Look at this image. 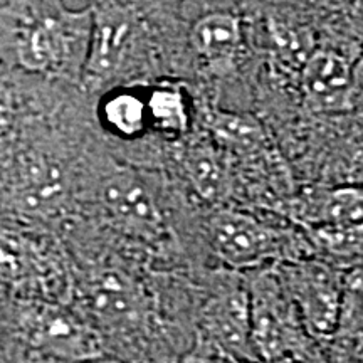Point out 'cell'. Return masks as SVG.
I'll use <instances>...</instances> for the list:
<instances>
[{
    "label": "cell",
    "instance_id": "obj_1",
    "mask_svg": "<svg viewBox=\"0 0 363 363\" xmlns=\"http://www.w3.org/2000/svg\"><path fill=\"white\" fill-rule=\"evenodd\" d=\"M94 11L62 0H16L4 11V34L22 67L38 72L86 66Z\"/></svg>",
    "mask_w": 363,
    "mask_h": 363
},
{
    "label": "cell",
    "instance_id": "obj_2",
    "mask_svg": "<svg viewBox=\"0 0 363 363\" xmlns=\"http://www.w3.org/2000/svg\"><path fill=\"white\" fill-rule=\"evenodd\" d=\"M281 279L311 335L328 338L338 333L343 283L328 267L316 262L289 264L283 267Z\"/></svg>",
    "mask_w": 363,
    "mask_h": 363
},
{
    "label": "cell",
    "instance_id": "obj_3",
    "mask_svg": "<svg viewBox=\"0 0 363 363\" xmlns=\"http://www.w3.org/2000/svg\"><path fill=\"white\" fill-rule=\"evenodd\" d=\"M249 301L252 342L261 360L267 363L303 360L306 347L279 286L267 278L259 279L254 284Z\"/></svg>",
    "mask_w": 363,
    "mask_h": 363
},
{
    "label": "cell",
    "instance_id": "obj_4",
    "mask_svg": "<svg viewBox=\"0 0 363 363\" xmlns=\"http://www.w3.org/2000/svg\"><path fill=\"white\" fill-rule=\"evenodd\" d=\"M211 242L217 256L234 267L256 266L274 254L276 238L252 217L235 211H219L212 217Z\"/></svg>",
    "mask_w": 363,
    "mask_h": 363
},
{
    "label": "cell",
    "instance_id": "obj_5",
    "mask_svg": "<svg viewBox=\"0 0 363 363\" xmlns=\"http://www.w3.org/2000/svg\"><path fill=\"white\" fill-rule=\"evenodd\" d=\"M30 342L40 352L61 360H91L101 353L93 330L79 318L59 308H43L27 323Z\"/></svg>",
    "mask_w": 363,
    "mask_h": 363
},
{
    "label": "cell",
    "instance_id": "obj_6",
    "mask_svg": "<svg viewBox=\"0 0 363 363\" xmlns=\"http://www.w3.org/2000/svg\"><path fill=\"white\" fill-rule=\"evenodd\" d=\"M206 331L211 343L233 362L261 360L252 342L251 301L244 294H227L208 308Z\"/></svg>",
    "mask_w": 363,
    "mask_h": 363
},
{
    "label": "cell",
    "instance_id": "obj_7",
    "mask_svg": "<svg viewBox=\"0 0 363 363\" xmlns=\"http://www.w3.org/2000/svg\"><path fill=\"white\" fill-rule=\"evenodd\" d=\"M136 22L133 13L120 6H108L94 11L89 51L84 71L94 79L113 74L121 62L135 38Z\"/></svg>",
    "mask_w": 363,
    "mask_h": 363
},
{
    "label": "cell",
    "instance_id": "obj_8",
    "mask_svg": "<svg viewBox=\"0 0 363 363\" xmlns=\"http://www.w3.org/2000/svg\"><path fill=\"white\" fill-rule=\"evenodd\" d=\"M303 91L315 110L335 111L350 106L353 69L350 61L333 49H316L303 65Z\"/></svg>",
    "mask_w": 363,
    "mask_h": 363
},
{
    "label": "cell",
    "instance_id": "obj_9",
    "mask_svg": "<svg viewBox=\"0 0 363 363\" xmlns=\"http://www.w3.org/2000/svg\"><path fill=\"white\" fill-rule=\"evenodd\" d=\"M104 203L118 225L128 233L153 238L160 230V214L142 179L116 175L104 187Z\"/></svg>",
    "mask_w": 363,
    "mask_h": 363
},
{
    "label": "cell",
    "instance_id": "obj_10",
    "mask_svg": "<svg viewBox=\"0 0 363 363\" xmlns=\"http://www.w3.org/2000/svg\"><path fill=\"white\" fill-rule=\"evenodd\" d=\"M190 43L195 52L212 67L224 69L233 66L242 44V26L239 17L229 12L203 16L190 30Z\"/></svg>",
    "mask_w": 363,
    "mask_h": 363
},
{
    "label": "cell",
    "instance_id": "obj_11",
    "mask_svg": "<svg viewBox=\"0 0 363 363\" xmlns=\"http://www.w3.org/2000/svg\"><path fill=\"white\" fill-rule=\"evenodd\" d=\"M89 301L96 315L108 325L126 326L140 320L142 294L136 286L116 274L103 276L91 286Z\"/></svg>",
    "mask_w": 363,
    "mask_h": 363
},
{
    "label": "cell",
    "instance_id": "obj_12",
    "mask_svg": "<svg viewBox=\"0 0 363 363\" xmlns=\"http://www.w3.org/2000/svg\"><path fill=\"white\" fill-rule=\"evenodd\" d=\"M185 170L194 189L207 201L224 199L229 190V175L222 160L208 147H194L185 158Z\"/></svg>",
    "mask_w": 363,
    "mask_h": 363
},
{
    "label": "cell",
    "instance_id": "obj_13",
    "mask_svg": "<svg viewBox=\"0 0 363 363\" xmlns=\"http://www.w3.org/2000/svg\"><path fill=\"white\" fill-rule=\"evenodd\" d=\"M104 123L121 136H136L143 133L150 123L148 103L128 91L111 94L104 99L103 108Z\"/></svg>",
    "mask_w": 363,
    "mask_h": 363
},
{
    "label": "cell",
    "instance_id": "obj_14",
    "mask_svg": "<svg viewBox=\"0 0 363 363\" xmlns=\"http://www.w3.org/2000/svg\"><path fill=\"white\" fill-rule=\"evenodd\" d=\"M19 165L17 190L24 195L30 207H44L43 203H51L61 194V182L56 170H52L43 158H24Z\"/></svg>",
    "mask_w": 363,
    "mask_h": 363
},
{
    "label": "cell",
    "instance_id": "obj_15",
    "mask_svg": "<svg viewBox=\"0 0 363 363\" xmlns=\"http://www.w3.org/2000/svg\"><path fill=\"white\" fill-rule=\"evenodd\" d=\"M313 220L321 224H360L363 222V189L343 187L331 190L316 202Z\"/></svg>",
    "mask_w": 363,
    "mask_h": 363
},
{
    "label": "cell",
    "instance_id": "obj_16",
    "mask_svg": "<svg viewBox=\"0 0 363 363\" xmlns=\"http://www.w3.org/2000/svg\"><path fill=\"white\" fill-rule=\"evenodd\" d=\"M150 121L165 133H184L189 126V110L179 89L158 88L147 99Z\"/></svg>",
    "mask_w": 363,
    "mask_h": 363
},
{
    "label": "cell",
    "instance_id": "obj_17",
    "mask_svg": "<svg viewBox=\"0 0 363 363\" xmlns=\"http://www.w3.org/2000/svg\"><path fill=\"white\" fill-rule=\"evenodd\" d=\"M211 126L222 143L239 152H252L264 143L261 125L251 116L217 113Z\"/></svg>",
    "mask_w": 363,
    "mask_h": 363
},
{
    "label": "cell",
    "instance_id": "obj_18",
    "mask_svg": "<svg viewBox=\"0 0 363 363\" xmlns=\"http://www.w3.org/2000/svg\"><path fill=\"white\" fill-rule=\"evenodd\" d=\"M316 246L331 256L363 261V222L360 224H321L313 229Z\"/></svg>",
    "mask_w": 363,
    "mask_h": 363
},
{
    "label": "cell",
    "instance_id": "obj_19",
    "mask_svg": "<svg viewBox=\"0 0 363 363\" xmlns=\"http://www.w3.org/2000/svg\"><path fill=\"white\" fill-rule=\"evenodd\" d=\"M343 337L363 335V269L353 271L343 281L338 333Z\"/></svg>",
    "mask_w": 363,
    "mask_h": 363
}]
</instances>
